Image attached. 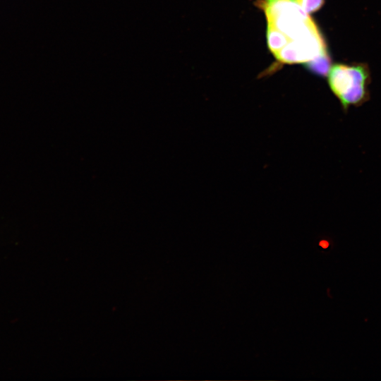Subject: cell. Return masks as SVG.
<instances>
[{
	"label": "cell",
	"mask_w": 381,
	"mask_h": 381,
	"mask_svg": "<svg viewBox=\"0 0 381 381\" xmlns=\"http://www.w3.org/2000/svg\"><path fill=\"white\" fill-rule=\"evenodd\" d=\"M327 76L329 87L344 110L352 105H360L368 99L369 73L365 66L334 64Z\"/></svg>",
	"instance_id": "2"
},
{
	"label": "cell",
	"mask_w": 381,
	"mask_h": 381,
	"mask_svg": "<svg viewBox=\"0 0 381 381\" xmlns=\"http://www.w3.org/2000/svg\"><path fill=\"white\" fill-rule=\"evenodd\" d=\"M295 1L308 14L318 11L325 4V0H295Z\"/></svg>",
	"instance_id": "4"
},
{
	"label": "cell",
	"mask_w": 381,
	"mask_h": 381,
	"mask_svg": "<svg viewBox=\"0 0 381 381\" xmlns=\"http://www.w3.org/2000/svg\"><path fill=\"white\" fill-rule=\"evenodd\" d=\"M319 245L324 249H326L329 247V243L326 240H322L320 242Z\"/></svg>",
	"instance_id": "5"
},
{
	"label": "cell",
	"mask_w": 381,
	"mask_h": 381,
	"mask_svg": "<svg viewBox=\"0 0 381 381\" xmlns=\"http://www.w3.org/2000/svg\"><path fill=\"white\" fill-rule=\"evenodd\" d=\"M267 19L270 51L282 64H303L327 53L325 40L313 18L295 0H256Z\"/></svg>",
	"instance_id": "1"
},
{
	"label": "cell",
	"mask_w": 381,
	"mask_h": 381,
	"mask_svg": "<svg viewBox=\"0 0 381 381\" xmlns=\"http://www.w3.org/2000/svg\"><path fill=\"white\" fill-rule=\"evenodd\" d=\"M330 64V59L327 52L317 56L304 65L312 73L320 76H325L328 74L331 68Z\"/></svg>",
	"instance_id": "3"
}]
</instances>
